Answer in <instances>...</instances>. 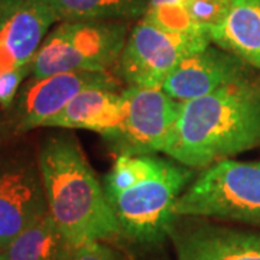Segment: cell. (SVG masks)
Instances as JSON below:
<instances>
[{"label": "cell", "mask_w": 260, "mask_h": 260, "mask_svg": "<svg viewBox=\"0 0 260 260\" xmlns=\"http://www.w3.org/2000/svg\"><path fill=\"white\" fill-rule=\"evenodd\" d=\"M142 19L156 25L159 28L182 32V34H207L208 32L200 25H197L189 15L186 13L184 5L181 6H165V8H153L148 9Z\"/></svg>", "instance_id": "ac0fdd59"}, {"label": "cell", "mask_w": 260, "mask_h": 260, "mask_svg": "<svg viewBox=\"0 0 260 260\" xmlns=\"http://www.w3.org/2000/svg\"><path fill=\"white\" fill-rule=\"evenodd\" d=\"M127 37V23L120 20H62L38 49L30 75L109 71L117 64Z\"/></svg>", "instance_id": "3957f363"}, {"label": "cell", "mask_w": 260, "mask_h": 260, "mask_svg": "<svg viewBox=\"0 0 260 260\" xmlns=\"http://www.w3.org/2000/svg\"><path fill=\"white\" fill-rule=\"evenodd\" d=\"M56 20L51 0H23L0 32V74L30 64Z\"/></svg>", "instance_id": "7c38bea8"}, {"label": "cell", "mask_w": 260, "mask_h": 260, "mask_svg": "<svg viewBox=\"0 0 260 260\" xmlns=\"http://www.w3.org/2000/svg\"><path fill=\"white\" fill-rule=\"evenodd\" d=\"M184 3H185V0H149L148 9L165 8V6H181Z\"/></svg>", "instance_id": "603a6c76"}, {"label": "cell", "mask_w": 260, "mask_h": 260, "mask_svg": "<svg viewBox=\"0 0 260 260\" xmlns=\"http://www.w3.org/2000/svg\"><path fill=\"white\" fill-rule=\"evenodd\" d=\"M59 20H120L145 16L149 0H51Z\"/></svg>", "instance_id": "2e32d148"}, {"label": "cell", "mask_w": 260, "mask_h": 260, "mask_svg": "<svg viewBox=\"0 0 260 260\" xmlns=\"http://www.w3.org/2000/svg\"><path fill=\"white\" fill-rule=\"evenodd\" d=\"M232 0H185L184 8L189 18L207 32L225 16Z\"/></svg>", "instance_id": "d6986e66"}, {"label": "cell", "mask_w": 260, "mask_h": 260, "mask_svg": "<svg viewBox=\"0 0 260 260\" xmlns=\"http://www.w3.org/2000/svg\"><path fill=\"white\" fill-rule=\"evenodd\" d=\"M47 211L38 158L0 152V250Z\"/></svg>", "instance_id": "ba28073f"}, {"label": "cell", "mask_w": 260, "mask_h": 260, "mask_svg": "<svg viewBox=\"0 0 260 260\" xmlns=\"http://www.w3.org/2000/svg\"><path fill=\"white\" fill-rule=\"evenodd\" d=\"M62 260H126L117 249L106 242H88L71 247Z\"/></svg>", "instance_id": "ffe728a7"}, {"label": "cell", "mask_w": 260, "mask_h": 260, "mask_svg": "<svg viewBox=\"0 0 260 260\" xmlns=\"http://www.w3.org/2000/svg\"><path fill=\"white\" fill-rule=\"evenodd\" d=\"M23 0H0V32L15 15Z\"/></svg>", "instance_id": "7402d4cb"}, {"label": "cell", "mask_w": 260, "mask_h": 260, "mask_svg": "<svg viewBox=\"0 0 260 260\" xmlns=\"http://www.w3.org/2000/svg\"><path fill=\"white\" fill-rule=\"evenodd\" d=\"M246 78V62L217 45L194 51L179 62L162 84L164 91L179 103L200 99Z\"/></svg>", "instance_id": "8fae6325"}, {"label": "cell", "mask_w": 260, "mask_h": 260, "mask_svg": "<svg viewBox=\"0 0 260 260\" xmlns=\"http://www.w3.org/2000/svg\"><path fill=\"white\" fill-rule=\"evenodd\" d=\"M71 247L54 217L47 211L0 250V260H62Z\"/></svg>", "instance_id": "9a60e30c"}, {"label": "cell", "mask_w": 260, "mask_h": 260, "mask_svg": "<svg viewBox=\"0 0 260 260\" xmlns=\"http://www.w3.org/2000/svg\"><path fill=\"white\" fill-rule=\"evenodd\" d=\"M32 74V65H23L0 74V106L9 109L18 97L22 81Z\"/></svg>", "instance_id": "44dd1931"}, {"label": "cell", "mask_w": 260, "mask_h": 260, "mask_svg": "<svg viewBox=\"0 0 260 260\" xmlns=\"http://www.w3.org/2000/svg\"><path fill=\"white\" fill-rule=\"evenodd\" d=\"M158 164V156H116L112 169L103 181L107 195L117 194L136 185L150 175Z\"/></svg>", "instance_id": "e0dca14e"}, {"label": "cell", "mask_w": 260, "mask_h": 260, "mask_svg": "<svg viewBox=\"0 0 260 260\" xmlns=\"http://www.w3.org/2000/svg\"><path fill=\"white\" fill-rule=\"evenodd\" d=\"M37 158L48 211L73 247L120 236L104 186L74 136H49Z\"/></svg>", "instance_id": "7a4b0ae2"}, {"label": "cell", "mask_w": 260, "mask_h": 260, "mask_svg": "<svg viewBox=\"0 0 260 260\" xmlns=\"http://www.w3.org/2000/svg\"><path fill=\"white\" fill-rule=\"evenodd\" d=\"M192 178V169L158 158L153 172L136 185L107 195L120 236L139 244H155L168 237L174 205Z\"/></svg>", "instance_id": "5b68a950"}, {"label": "cell", "mask_w": 260, "mask_h": 260, "mask_svg": "<svg viewBox=\"0 0 260 260\" xmlns=\"http://www.w3.org/2000/svg\"><path fill=\"white\" fill-rule=\"evenodd\" d=\"M126 113V100L119 88H87L42 127L84 129L104 135L119 126Z\"/></svg>", "instance_id": "4fadbf2b"}, {"label": "cell", "mask_w": 260, "mask_h": 260, "mask_svg": "<svg viewBox=\"0 0 260 260\" xmlns=\"http://www.w3.org/2000/svg\"><path fill=\"white\" fill-rule=\"evenodd\" d=\"M208 45L207 34L172 32L142 19L130 30L117 61V74L130 87H162L188 54Z\"/></svg>", "instance_id": "8992f818"}, {"label": "cell", "mask_w": 260, "mask_h": 260, "mask_svg": "<svg viewBox=\"0 0 260 260\" xmlns=\"http://www.w3.org/2000/svg\"><path fill=\"white\" fill-rule=\"evenodd\" d=\"M211 44L260 70V0H232L224 19L208 30Z\"/></svg>", "instance_id": "5bb4252c"}, {"label": "cell", "mask_w": 260, "mask_h": 260, "mask_svg": "<svg viewBox=\"0 0 260 260\" xmlns=\"http://www.w3.org/2000/svg\"><path fill=\"white\" fill-rule=\"evenodd\" d=\"M120 81L104 73H61L42 78L32 77L22 87L16 102V123L22 132L42 124L87 88H119Z\"/></svg>", "instance_id": "9c48e42d"}, {"label": "cell", "mask_w": 260, "mask_h": 260, "mask_svg": "<svg viewBox=\"0 0 260 260\" xmlns=\"http://www.w3.org/2000/svg\"><path fill=\"white\" fill-rule=\"evenodd\" d=\"M126 113L119 126L102 135L116 156H153L164 152L181 103L162 87L123 88Z\"/></svg>", "instance_id": "52a82bcc"}, {"label": "cell", "mask_w": 260, "mask_h": 260, "mask_svg": "<svg viewBox=\"0 0 260 260\" xmlns=\"http://www.w3.org/2000/svg\"><path fill=\"white\" fill-rule=\"evenodd\" d=\"M174 215L260 225V162L224 159L205 168L179 195Z\"/></svg>", "instance_id": "277c9868"}, {"label": "cell", "mask_w": 260, "mask_h": 260, "mask_svg": "<svg viewBox=\"0 0 260 260\" xmlns=\"http://www.w3.org/2000/svg\"><path fill=\"white\" fill-rule=\"evenodd\" d=\"M177 260H260V234L205 220L179 221L168 230Z\"/></svg>", "instance_id": "30bf717a"}, {"label": "cell", "mask_w": 260, "mask_h": 260, "mask_svg": "<svg viewBox=\"0 0 260 260\" xmlns=\"http://www.w3.org/2000/svg\"><path fill=\"white\" fill-rule=\"evenodd\" d=\"M260 142V93L247 80L181 103L164 153L185 167L208 168Z\"/></svg>", "instance_id": "6da1fadb"}]
</instances>
